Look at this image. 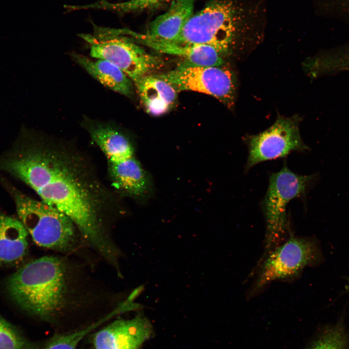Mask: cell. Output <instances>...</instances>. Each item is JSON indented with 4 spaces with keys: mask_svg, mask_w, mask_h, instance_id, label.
<instances>
[{
    "mask_svg": "<svg viewBox=\"0 0 349 349\" xmlns=\"http://www.w3.org/2000/svg\"><path fill=\"white\" fill-rule=\"evenodd\" d=\"M0 157V171L19 178L40 200L65 214L79 235L109 262L119 252L107 232L114 211L113 193L101 181L82 153L64 140L27 130Z\"/></svg>",
    "mask_w": 349,
    "mask_h": 349,
    "instance_id": "obj_1",
    "label": "cell"
},
{
    "mask_svg": "<svg viewBox=\"0 0 349 349\" xmlns=\"http://www.w3.org/2000/svg\"><path fill=\"white\" fill-rule=\"evenodd\" d=\"M174 0H158V3L159 2H164V1H174Z\"/></svg>",
    "mask_w": 349,
    "mask_h": 349,
    "instance_id": "obj_21",
    "label": "cell"
},
{
    "mask_svg": "<svg viewBox=\"0 0 349 349\" xmlns=\"http://www.w3.org/2000/svg\"><path fill=\"white\" fill-rule=\"evenodd\" d=\"M299 122L297 116H279L265 130L246 136L245 142L248 153L245 171L259 163L284 158L293 152L308 150L300 135Z\"/></svg>",
    "mask_w": 349,
    "mask_h": 349,
    "instance_id": "obj_9",
    "label": "cell"
},
{
    "mask_svg": "<svg viewBox=\"0 0 349 349\" xmlns=\"http://www.w3.org/2000/svg\"><path fill=\"white\" fill-rule=\"evenodd\" d=\"M152 332L150 322L143 315L116 319L94 334V349H139Z\"/></svg>",
    "mask_w": 349,
    "mask_h": 349,
    "instance_id": "obj_10",
    "label": "cell"
},
{
    "mask_svg": "<svg viewBox=\"0 0 349 349\" xmlns=\"http://www.w3.org/2000/svg\"><path fill=\"white\" fill-rule=\"evenodd\" d=\"M134 84L146 111L151 115L163 114L176 103V91L156 75H147Z\"/></svg>",
    "mask_w": 349,
    "mask_h": 349,
    "instance_id": "obj_14",
    "label": "cell"
},
{
    "mask_svg": "<svg viewBox=\"0 0 349 349\" xmlns=\"http://www.w3.org/2000/svg\"><path fill=\"white\" fill-rule=\"evenodd\" d=\"M144 285H142L135 288L130 294L127 299V301L132 302L136 298H137L144 290Z\"/></svg>",
    "mask_w": 349,
    "mask_h": 349,
    "instance_id": "obj_20",
    "label": "cell"
},
{
    "mask_svg": "<svg viewBox=\"0 0 349 349\" xmlns=\"http://www.w3.org/2000/svg\"><path fill=\"white\" fill-rule=\"evenodd\" d=\"M70 55L77 63L105 87L127 97L133 95V81L115 64L104 59L94 60L75 52H72Z\"/></svg>",
    "mask_w": 349,
    "mask_h": 349,
    "instance_id": "obj_13",
    "label": "cell"
},
{
    "mask_svg": "<svg viewBox=\"0 0 349 349\" xmlns=\"http://www.w3.org/2000/svg\"><path fill=\"white\" fill-rule=\"evenodd\" d=\"M196 0H174L168 10L157 17L145 34L159 40L175 42L184 26L193 14Z\"/></svg>",
    "mask_w": 349,
    "mask_h": 349,
    "instance_id": "obj_12",
    "label": "cell"
},
{
    "mask_svg": "<svg viewBox=\"0 0 349 349\" xmlns=\"http://www.w3.org/2000/svg\"><path fill=\"white\" fill-rule=\"evenodd\" d=\"M321 260L317 241L309 237L290 235L260 260L248 296H255L274 281L294 279L305 268Z\"/></svg>",
    "mask_w": 349,
    "mask_h": 349,
    "instance_id": "obj_5",
    "label": "cell"
},
{
    "mask_svg": "<svg viewBox=\"0 0 349 349\" xmlns=\"http://www.w3.org/2000/svg\"><path fill=\"white\" fill-rule=\"evenodd\" d=\"M310 349H349V337L341 322L326 328Z\"/></svg>",
    "mask_w": 349,
    "mask_h": 349,
    "instance_id": "obj_16",
    "label": "cell"
},
{
    "mask_svg": "<svg viewBox=\"0 0 349 349\" xmlns=\"http://www.w3.org/2000/svg\"><path fill=\"white\" fill-rule=\"evenodd\" d=\"M127 34L135 41L160 53L176 55L192 65L202 66H222V55L214 48L206 45L184 44L159 40L127 30Z\"/></svg>",
    "mask_w": 349,
    "mask_h": 349,
    "instance_id": "obj_11",
    "label": "cell"
},
{
    "mask_svg": "<svg viewBox=\"0 0 349 349\" xmlns=\"http://www.w3.org/2000/svg\"><path fill=\"white\" fill-rule=\"evenodd\" d=\"M244 17L229 0H214L193 14L175 43L214 48L222 56L238 49L245 32Z\"/></svg>",
    "mask_w": 349,
    "mask_h": 349,
    "instance_id": "obj_3",
    "label": "cell"
},
{
    "mask_svg": "<svg viewBox=\"0 0 349 349\" xmlns=\"http://www.w3.org/2000/svg\"><path fill=\"white\" fill-rule=\"evenodd\" d=\"M111 317L110 315L88 327L70 333L55 334L43 349H78L79 343L88 333Z\"/></svg>",
    "mask_w": 349,
    "mask_h": 349,
    "instance_id": "obj_17",
    "label": "cell"
},
{
    "mask_svg": "<svg viewBox=\"0 0 349 349\" xmlns=\"http://www.w3.org/2000/svg\"><path fill=\"white\" fill-rule=\"evenodd\" d=\"M158 3V0H130L128 1L107 4L108 10L128 11L141 8H145Z\"/></svg>",
    "mask_w": 349,
    "mask_h": 349,
    "instance_id": "obj_19",
    "label": "cell"
},
{
    "mask_svg": "<svg viewBox=\"0 0 349 349\" xmlns=\"http://www.w3.org/2000/svg\"><path fill=\"white\" fill-rule=\"evenodd\" d=\"M0 349H38L0 315Z\"/></svg>",
    "mask_w": 349,
    "mask_h": 349,
    "instance_id": "obj_18",
    "label": "cell"
},
{
    "mask_svg": "<svg viewBox=\"0 0 349 349\" xmlns=\"http://www.w3.org/2000/svg\"><path fill=\"white\" fill-rule=\"evenodd\" d=\"M17 215L38 246L69 253L77 245L79 234L72 221L56 207L10 189Z\"/></svg>",
    "mask_w": 349,
    "mask_h": 349,
    "instance_id": "obj_4",
    "label": "cell"
},
{
    "mask_svg": "<svg viewBox=\"0 0 349 349\" xmlns=\"http://www.w3.org/2000/svg\"><path fill=\"white\" fill-rule=\"evenodd\" d=\"M80 36L89 44L92 58L115 64L134 84L162 63L159 57L148 53L132 38L124 36L121 29L97 28L92 34Z\"/></svg>",
    "mask_w": 349,
    "mask_h": 349,
    "instance_id": "obj_7",
    "label": "cell"
},
{
    "mask_svg": "<svg viewBox=\"0 0 349 349\" xmlns=\"http://www.w3.org/2000/svg\"><path fill=\"white\" fill-rule=\"evenodd\" d=\"M311 179L310 175L293 172L286 166L270 175L262 203L266 223L265 250L262 257L291 235L287 205L292 200L305 193Z\"/></svg>",
    "mask_w": 349,
    "mask_h": 349,
    "instance_id": "obj_6",
    "label": "cell"
},
{
    "mask_svg": "<svg viewBox=\"0 0 349 349\" xmlns=\"http://www.w3.org/2000/svg\"><path fill=\"white\" fill-rule=\"evenodd\" d=\"M177 93L192 91L210 95L229 109L235 103L236 81L232 72L222 66H202L185 61L174 69L156 75Z\"/></svg>",
    "mask_w": 349,
    "mask_h": 349,
    "instance_id": "obj_8",
    "label": "cell"
},
{
    "mask_svg": "<svg viewBox=\"0 0 349 349\" xmlns=\"http://www.w3.org/2000/svg\"><path fill=\"white\" fill-rule=\"evenodd\" d=\"M77 271L61 257L45 256L13 273L7 280L6 288L23 310L51 320L84 299Z\"/></svg>",
    "mask_w": 349,
    "mask_h": 349,
    "instance_id": "obj_2",
    "label": "cell"
},
{
    "mask_svg": "<svg viewBox=\"0 0 349 349\" xmlns=\"http://www.w3.org/2000/svg\"><path fill=\"white\" fill-rule=\"evenodd\" d=\"M28 232L21 222L0 213V265L20 261L28 249Z\"/></svg>",
    "mask_w": 349,
    "mask_h": 349,
    "instance_id": "obj_15",
    "label": "cell"
}]
</instances>
